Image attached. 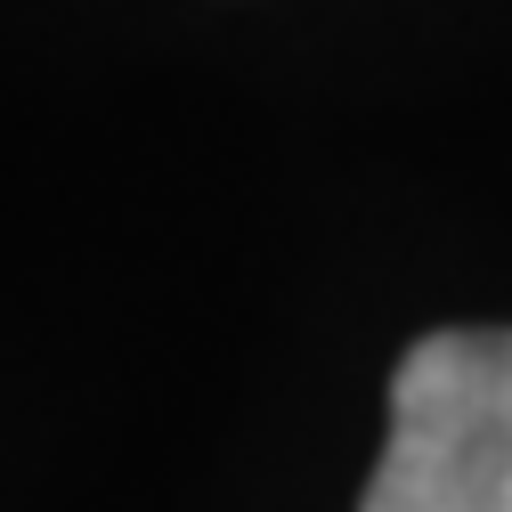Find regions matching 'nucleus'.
Masks as SVG:
<instances>
[{"label":"nucleus","instance_id":"obj_1","mask_svg":"<svg viewBox=\"0 0 512 512\" xmlns=\"http://www.w3.org/2000/svg\"><path fill=\"white\" fill-rule=\"evenodd\" d=\"M358 512H512V334L464 326L399 358Z\"/></svg>","mask_w":512,"mask_h":512}]
</instances>
